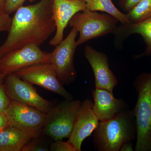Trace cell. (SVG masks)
Masks as SVG:
<instances>
[{"label":"cell","mask_w":151,"mask_h":151,"mask_svg":"<svg viewBox=\"0 0 151 151\" xmlns=\"http://www.w3.org/2000/svg\"><path fill=\"white\" fill-rule=\"evenodd\" d=\"M94 148L99 151H120L125 143L137 137L136 120L133 110H126L114 119L99 122L93 132Z\"/></svg>","instance_id":"obj_2"},{"label":"cell","mask_w":151,"mask_h":151,"mask_svg":"<svg viewBox=\"0 0 151 151\" xmlns=\"http://www.w3.org/2000/svg\"><path fill=\"white\" fill-rule=\"evenodd\" d=\"M24 81L36 84L58 94L66 100L73 96L63 87L58 78L51 63H39L26 68L14 74Z\"/></svg>","instance_id":"obj_8"},{"label":"cell","mask_w":151,"mask_h":151,"mask_svg":"<svg viewBox=\"0 0 151 151\" xmlns=\"http://www.w3.org/2000/svg\"><path fill=\"white\" fill-rule=\"evenodd\" d=\"M86 2V10L105 12L117 19L122 24L131 22L127 14L116 8L111 0H87Z\"/></svg>","instance_id":"obj_17"},{"label":"cell","mask_w":151,"mask_h":151,"mask_svg":"<svg viewBox=\"0 0 151 151\" xmlns=\"http://www.w3.org/2000/svg\"><path fill=\"white\" fill-rule=\"evenodd\" d=\"M6 113L12 127L23 131L42 132L47 114L15 101H11Z\"/></svg>","instance_id":"obj_10"},{"label":"cell","mask_w":151,"mask_h":151,"mask_svg":"<svg viewBox=\"0 0 151 151\" xmlns=\"http://www.w3.org/2000/svg\"><path fill=\"white\" fill-rule=\"evenodd\" d=\"M138 93L133 111L137 128L136 151H151V73L139 75L133 83Z\"/></svg>","instance_id":"obj_3"},{"label":"cell","mask_w":151,"mask_h":151,"mask_svg":"<svg viewBox=\"0 0 151 151\" xmlns=\"http://www.w3.org/2000/svg\"><path fill=\"white\" fill-rule=\"evenodd\" d=\"M10 15L4 13L0 14V32L9 31L12 22Z\"/></svg>","instance_id":"obj_23"},{"label":"cell","mask_w":151,"mask_h":151,"mask_svg":"<svg viewBox=\"0 0 151 151\" xmlns=\"http://www.w3.org/2000/svg\"><path fill=\"white\" fill-rule=\"evenodd\" d=\"M93 105V102L89 99L82 102L81 112L68 138L76 151H81L83 141L92 134L100 122L92 110Z\"/></svg>","instance_id":"obj_14"},{"label":"cell","mask_w":151,"mask_h":151,"mask_svg":"<svg viewBox=\"0 0 151 151\" xmlns=\"http://www.w3.org/2000/svg\"><path fill=\"white\" fill-rule=\"evenodd\" d=\"M84 1H86H86H87V0H84Z\"/></svg>","instance_id":"obj_30"},{"label":"cell","mask_w":151,"mask_h":151,"mask_svg":"<svg viewBox=\"0 0 151 151\" xmlns=\"http://www.w3.org/2000/svg\"><path fill=\"white\" fill-rule=\"evenodd\" d=\"M39 137L33 138L28 142L22 151H48L49 148L44 143Z\"/></svg>","instance_id":"obj_19"},{"label":"cell","mask_w":151,"mask_h":151,"mask_svg":"<svg viewBox=\"0 0 151 151\" xmlns=\"http://www.w3.org/2000/svg\"><path fill=\"white\" fill-rule=\"evenodd\" d=\"M26 0H6L4 13L10 15L23 6Z\"/></svg>","instance_id":"obj_22"},{"label":"cell","mask_w":151,"mask_h":151,"mask_svg":"<svg viewBox=\"0 0 151 151\" xmlns=\"http://www.w3.org/2000/svg\"><path fill=\"white\" fill-rule=\"evenodd\" d=\"M6 0H0V14L4 13Z\"/></svg>","instance_id":"obj_27"},{"label":"cell","mask_w":151,"mask_h":151,"mask_svg":"<svg viewBox=\"0 0 151 151\" xmlns=\"http://www.w3.org/2000/svg\"><path fill=\"white\" fill-rule=\"evenodd\" d=\"M133 23L141 22L151 18V0H143L127 14Z\"/></svg>","instance_id":"obj_18"},{"label":"cell","mask_w":151,"mask_h":151,"mask_svg":"<svg viewBox=\"0 0 151 151\" xmlns=\"http://www.w3.org/2000/svg\"><path fill=\"white\" fill-rule=\"evenodd\" d=\"M143 0H120V5L126 12H130Z\"/></svg>","instance_id":"obj_24"},{"label":"cell","mask_w":151,"mask_h":151,"mask_svg":"<svg viewBox=\"0 0 151 151\" xmlns=\"http://www.w3.org/2000/svg\"><path fill=\"white\" fill-rule=\"evenodd\" d=\"M134 149L133 147L132 142L125 143L120 149V151H133Z\"/></svg>","instance_id":"obj_26"},{"label":"cell","mask_w":151,"mask_h":151,"mask_svg":"<svg viewBox=\"0 0 151 151\" xmlns=\"http://www.w3.org/2000/svg\"><path fill=\"white\" fill-rule=\"evenodd\" d=\"M51 63L50 53L42 51L35 44H30L8 53L0 58V72L7 76L39 63Z\"/></svg>","instance_id":"obj_7"},{"label":"cell","mask_w":151,"mask_h":151,"mask_svg":"<svg viewBox=\"0 0 151 151\" xmlns=\"http://www.w3.org/2000/svg\"><path fill=\"white\" fill-rule=\"evenodd\" d=\"M78 32L72 27L69 34L55 46L51 54V63L58 80L63 85H68L75 80L74 53L77 47L76 38Z\"/></svg>","instance_id":"obj_6"},{"label":"cell","mask_w":151,"mask_h":151,"mask_svg":"<svg viewBox=\"0 0 151 151\" xmlns=\"http://www.w3.org/2000/svg\"><path fill=\"white\" fill-rule=\"evenodd\" d=\"M4 85L11 101L31 106L47 114L53 107L52 102L39 95L32 84L12 74L5 78Z\"/></svg>","instance_id":"obj_9"},{"label":"cell","mask_w":151,"mask_h":151,"mask_svg":"<svg viewBox=\"0 0 151 151\" xmlns=\"http://www.w3.org/2000/svg\"><path fill=\"white\" fill-rule=\"evenodd\" d=\"M41 133L7 127L0 132V151H22L28 142L40 136Z\"/></svg>","instance_id":"obj_15"},{"label":"cell","mask_w":151,"mask_h":151,"mask_svg":"<svg viewBox=\"0 0 151 151\" xmlns=\"http://www.w3.org/2000/svg\"><path fill=\"white\" fill-rule=\"evenodd\" d=\"M11 102L4 83L0 84V113L6 112Z\"/></svg>","instance_id":"obj_21"},{"label":"cell","mask_w":151,"mask_h":151,"mask_svg":"<svg viewBox=\"0 0 151 151\" xmlns=\"http://www.w3.org/2000/svg\"><path fill=\"white\" fill-rule=\"evenodd\" d=\"M6 76L0 72V84H3L4 81Z\"/></svg>","instance_id":"obj_28"},{"label":"cell","mask_w":151,"mask_h":151,"mask_svg":"<svg viewBox=\"0 0 151 151\" xmlns=\"http://www.w3.org/2000/svg\"><path fill=\"white\" fill-rule=\"evenodd\" d=\"M9 127L12 126L7 113H0V132Z\"/></svg>","instance_id":"obj_25"},{"label":"cell","mask_w":151,"mask_h":151,"mask_svg":"<svg viewBox=\"0 0 151 151\" xmlns=\"http://www.w3.org/2000/svg\"><path fill=\"white\" fill-rule=\"evenodd\" d=\"M118 21L110 15L85 10L75 14L68 24L79 33V37L76 41L78 46L92 39L115 33L118 28Z\"/></svg>","instance_id":"obj_5"},{"label":"cell","mask_w":151,"mask_h":151,"mask_svg":"<svg viewBox=\"0 0 151 151\" xmlns=\"http://www.w3.org/2000/svg\"><path fill=\"white\" fill-rule=\"evenodd\" d=\"M84 55L93 70L95 88L106 89L113 93L118 80L109 68L107 55L88 45L85 47Z\"/></svg>","instance_id":"obj_12"},{"label":"cell","mask_w":151,"mask_h":151,"mask_svg":"<svg viewBox=\"0 0 151 151\" xmlns=\"http://www.w3.org/2000/svg\"><path fill=\"white\" fill-rule=\"evenodd\" d=\"M79 100H66L53 106L47 114L42 132L55 141L70 137L82 107Z\"/></svg>","instance_id":"obj_4"},{"label":"cell","mask_w":151,"mask_h":151,"mask_svg":"<svg viewBox=\"0 0 151 151\" xmlns=\"http://www.w3.org/2000/svg\"><path fill=\"white\" fill-rule=\"evenodd\" d=\"M86 5L84 0H52V17L56 31L50 45L56 46L62 41L64 30L70 19L77 13L86 10Z\"/></svg>","instance_id":"obj_11"},{"label":"cell","mask_w":151,"mask_h":151,"mask_svg":"<svg viewBox=\"0 0 151 151\" xmlns=\"http://www.w3.org/2000/svg\"><path fill=\"white\" fill-rule=\"evenodd\" d=\"M94 98L92 110L99 122L114 119L128 110V104L122 99L116 98L113 93L106 89L95 88L92 92Z\"/></svg>","instance_id":"obj_13"},{"label":"cell","mask_w":151,"mask_h":151,"mask_svg":"<svg viewBox=\"0 0 151 151\" xmlns=\"http://www.w3.org/2000/svg\"><path fill=\"white\" fill-rule=\"evenodd\" d=\"M52 6V0H41L16 11L6 40L0 46V58L27 45L40 46L48 39L56 31Z\"/></svg>","instance_id":"obj_1"},{"label":"cell","mask_w":151,"mask_h":151,"mask_svg":"<svg viewBox=\"0 0 151 151\" xmlns=\"http://www.w3.org/2000/svg\"><path fill=\"white\" fill-rule=\"evenodd\" d=\"M49 151H76V150L69 141L63 142L62 140H59L50 145Z\"/></svg>","instance_id":"obj_20"},{"label":"cell","mask_w":151,"mask_h":151,"mask_svg":"<svg viewBox=\"0 0 151 151\" xmlns=\"http://www.w3.org/2000/svg\"><path fill=\"white\" fill-rule=\"evenodd\" d=\"M115 33L117 36L126 38L132 34L140 35L147 45L145 51L137 58L151 54V18L138 23H129L122 24L117 28Z\"/></svg>","instance_id":"obj_16"},{"label":"cell","mask_w":151,"mask_h":151,"mask_svg":"<svg viewBox=\"0 0 151 151\" xmlns=\"http://www.w3.org/2000/svg\"><path fill=\"white\" fill-rule=\"evenodd\" d=\"M29 2H33L35 1H36V0H29Z\"/></svg>","instance_id":"obj_29"}]
</instances>
